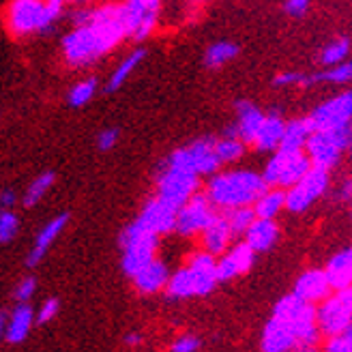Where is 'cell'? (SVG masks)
<instances>
[{
	"mask_svg": "<svg viewBox=\"0 0 352 352\" xmlns=\"http://www.w3.org/2000/svg\"><path fill=\"white\" fill-rule=\"evenodd\" d=\"M74 28L63 37V58L69 67L86 69L129 37L122 3L80 5L67 15Z\"/></svg>",
	"mask_w": 352,
	"mask_h": 352,
	"instance_id": "1",
	"label": "cell"
},
{
	"mask_svg": "<svg viewBox=\"0 0 352 352\" xmlns=\"http://www.w3.org/2000/svg\"><path fill=\"white\" fill-rule=\"evenodd\" d=\"M322 342L318 327V305H314L294 292L281 296L273 307L271 318L262 329V352H292Z\"/></svg>",
	"mask_w": 352,
	"mask_h": 352,
	"instance_id": "2",
	"label": "cell"
},
{
	"mask_svg": "<svg viewBox=\"0 0 352 352\" xmlns=\"http://www.w3.org/2000/svg\"><path fill=\"white\" fill-rule=\"evenodd\" d=\"M267 189L269 183L262 174L252 170H228L210 176L204 191L217 210H230L239 206H254Z\"/></svg>",
	"mask_w": 352,
	"mask_h": 352,
	"instance_id": "3",
	"label": "cell"
},
{
	"mask_svg": "<svg viewBox=\"0 0 352 352\" xmlns=\"http://www.w3.org/2000/svg\"><path fill=\"white\" fill-rule=\"evenodd\" d=\"M63 17V5L54 0H11L5 9V28L13 39L50 34Z\"/></svg>",
	"mask_w": 352,
	"mask_h": 352,
	"instance_id": "4",
	"label": "cell"
},
{
	"mask_svg": "<svg viewBox=\"0 0 352 352\" xmlns=\"http://www.w3.org/2000/svg\"><path fill=\"white\" fill-rule=\"evenodd\" d=\"M219 284L217 256L204 250L193 252L179 271H174L166 288L168 298H193L206 296Z\"/></svg>",
	"mask_w": 352,
	"mask_h": 352,
	"instance_id": "5",
	"label": "cell"
},
{
	"mask_svg": "<svg viewBox=\"0 0 352 352\" xmlns=\"http://www.w3.org/2000/svg\"><path fill=\"white\" fill-rule=\"evenodd\" d=\"M160 239H162L160 234L148 232L142 226L131 221L120 234V250H122L120 267H122V273L133 279L144 267H148V264L157 258Z\"/></svg>",
	"mask_w": 352,
	"mask_h": 352,
	"instance_id": "6",
	"label": "cell"
},
{
	"mask_svg": "<svg viewBox=\"0 0 352 352\" xmlns=\"http://www.w3.org/2000/svg\"><path fill=\"white\" fill-rule=\"evenodd\" d=\"M348 148H352V120L333 129L314 131L305 146L314 168L322 170H331Z\"/></svg>",
	"mask_w": 352,
	"mask_h": 352,
	"instance_id": "7",
	"label": "cell"
},
{
	"mask_svg": "<svg viewBox=\"0 0 352 352\" xmlns=\"http://www.w3.org/2000/svg\"><path fill=\"white\" fill-rule=\"evenodd\" d=\"M217 138H200L193 140L191 144L181 146L170 153V157H166V164L187 170L191 174L198 176H213L219 172V168L223 166L217 157Z\"/></svg>",
	"mask_w": 352,
	"mask_h": 352,
	"instance_id": "8",
	"label": "cell"
},
{
	"mask_svg": "<svg viewBox=\"0 0 352 352\" xmlns=\"http://www.w3.org/2000/svg\"><path fill=\"white\" fill-rule=\"evenodd\" d=\"M314 168L307 151H275V155L264 166V181L269 187L290 189Z\"/></svg>",
	"mask_w": 352,
	"mask_h": 352,
	"instance_id": "9",
	"label": "cell"
},
{
	"mask_svg": "<svg viewBox=\"0 0 352 352\" xmlns=\"http://www.w3.org/2000/svg\"><path fill=\"white\" fill-rule=\"evenodd\" d=\"M200 191V176L191 174L187 170L174 168L166 162L160 166V174H157V196L170 206L179 210L191 196H196Z\"/></svg>",
	"mask_w": 352,
	"mask_h": 352,
	"instance_id": "10",
	"label": "cell"
},
{
	"mask_svg": "<svg viewBox=\"0 0 352 352\" xmlns=\"http://www.w3.org/2000/svg\"><path fill=\"white\" fill-rule=\"evenodd\" d=\"M217 213L219 210L215 208L213 202H210L206 191H198L196 196H191L179 208V213H176L174 232L183 239H196L206 230V226L215 219Z\"/></svg>",
	"mask_w": 352,
	"mask_h": 352,
	"instance_id": "11",
	"label": "cell"
},
{
	"mask_svg": "<svg viewBox=\"0 0 352 352\" xmlns=\"http://www.w3.org/2000/svg\"><path fill=\"white\" fill-rule=\"evenodd\" d=\"M352 324V286L340 288L318 305V327L322 338H336Z\"/></svg>",
	"mask_w": 352,
	"mask_h": 352,
	"instance_id": "12",
	"label": "cell"
},
{
	"mask_svg": "<svg viewBox=\"0 0 352 352\" xmlns=\"http://www.w3.org/2000/svg\"><path fill=\"white\" fill-rule=\"evenodd\" d=\"M329 189V170L311 168L301 181L286 189V210L290 213H305Z\"/></svg>",
	"mask_w": 352,
	"mask_h": 352,
	"instance_id": "13",
	"label": "cell"
},
{
	"mask_svg": "<svg viewBox=\"0 0 352 352\" xmlns=\"http://www.w3.org/2000/svg\"><path fill=\"white\" fill-rule=\"evenodd\" d=\"M162 0H125L122 11H125V22L129 37L135 41H144L155 30L160 20Z\"/></svg>",
	"mask_w": 352,
	"mask_h": 352,
	"instance_id": "14",
	"label": "cell"
},
{
	"mask_svg": "<svg viewBox=\"0 0 352 352\" xmlns=\"http://www.w3.org/2000/svg\"><path fill=\"white\" fill-rule=\"evenodd\" d=\"M309 120L314 125V131L333 129V127L350 122L352 120V91H344L333 99L320 103L318 108L309 114Z\"/></svg>",
	"mask_w": 352,
	"mask_h": 352,
	"instance_id": "15",
	"label": "cell"
},
{
	"mask_svg": "<svg viewBox=\"0 0 352 352\" xmlns=\"http://www.w3.org/2000/svg\"><path fill=\"white\" fill-rule=\"evenodd\" d=\"M176 210L174 206H170L168 202H164L160 196L148 198L142 206V210H140V215L133 219L138 226H142L144 230L148 232H155L160 236H166L170 232H174V226H176Z\"/></svg>",
	"mask_w": 352,
	"mask_h": 352,
	"instance_id": "16",
	"label": "cell"
},
{
	"mask_svg": "<svg viewBox=\"0 0 352 352\" xmlns=\"http://www.w3.org/2000/svg\"><path fill=\"white\" fill-rule=\"evenodd\" d=\"M254 260H256V252L248 241L243 239V241L234 243L223 256L217 258L219 281H228V279L245 275L254 267Z\"/></svg>",
	"mask_w": 352,
	"mask_h": 352,
	"instance_id": "17",
	"label": "cell"
},
{
	"mask_svg": "<svg viewBox=\"0 0 352 352\" xmlns=\"http://www.w3.org/2000/svg\"><path fill=\"white\" fill-rule=\"evenodd\" d=\"M292 292L314 305H320L324 298L336 292V288L331 284L327 269H307L296 277Z\"/></svg>",
	"mask_w": 352,
	"mask_h": 352,
	"instance_id": "18",
	"label": "cell"
},
{
	"mask_svg": "<svg viewBox=\"0 0 352 352\" xmlns=\"http://www.w3.org/2000/svg\"><path fill=\"white\" fill-rule=\"evenodd\" d=\"M69 223V213H60L56 217H52L41 230L37 234V239H34L32 243V250L28 252L26 256V267L28 269H34V267H39L41 260L45 258V254L50 252L52 245L56 243V239L65 232V228Z\"/></svg>",
	"mask_w": 352,
	"mask_h": 352,
	"instance_id": "19",
	"label": "cell"
},
{
	"mask_svg": "<svg viewBox=\"0 0 352 352\" xmlns=\"http://www.w3.org/2000/svg\"><path fill=\"white\" fill-rule=\"evenodd\" d=\"M232 239H234V232L230 228V221H228L223 210H219V213L215 215V219L210 221L206 226V230L200 234V245H202L204 252L219 258L232 248V245H230Z\"/></svg>",
	"mask_w": 352,
	"mask_h": 352,
	"instance_id": "20",
	"label": "cell"
},
{
	"mask_svg": "<svg viewBox=\"0 0 352 352\" xmlns=\"http://www.w3.org/2000/svg\"><path fill=\"white\" fill-rule=\"evenodd\" d=\"M32 324H37V314L32 311V307L28 303H17L9 311L7 327L0 331V333H3V340L9 346H20L28 338Z\"/></svg>",
	"mask_w": 352,
	"mask_h": 352,
	"instance_id": "21",
	"label": "cell"
},
{
	"mask_svg": "<svg viewBox=\"0 0 352 352\" xmlns=\"http://www.w3.org/2000/svg\"><path fill=\"white\" fill-rule=\"evenodd\" d=\"M170 269H168V264L160 258H155L148 267H144L142 271H140L135 277H133V286L140 294H157V292H162L168 288L170 284Z\"/></svg>",
	"mask_w": 352,
	"mask_h": 352,
	"instance_id": "22",
	"label": "cell"
},
{
	"mask_svg": "<svg viewBox=\"0 0 352 352\" xmlns=\"http://www.w3.org/2000/svg\"><path fill=\"white\" fill-rule=\"evenodd\" d=\"M264 116H267V114H262L258 105H254L252 101H239L236 103V122H234V129H236V135L248 146L254 144V140L258 135V129L262 125Z\"/></svg>",
	"mask_w": 352,
	"mask_h": 352,
	"instance_id": "23",
	"label": "cell"
},
{
	"mask_svg": "<svg viewBox=\"0 0 352 352\" xmlns=\"http://www.w3.org/2000/svg\"><path fill=\"white\" fill-rule=\"evenodd\" d=\"M286 131V122L277 112H271L264 116L262 125L258 129V135L254 140V148L260 153H275L281 144V138H284Z\"/></svg>",
	"mask_w": 352,
	"mask_h": 352,
	"instance_id": "24",
	"label": "cell"
},
{
	"mask_svg": "<svg viewBox=\"0 0 352 352\" xmlns=\"http://www.w3.org/2000/svg\"><path fill=\"white\" fill-rule=\"evenodd\" d=\"M243 239L252 245L256 254H264V252H269L273 245L277 243V239H279V228H277L275 219L256 217V221L250 226L248 234H245Z\"/></svg>",
	"mask_w": 352,
	"mask_h": 352,
	"instance_id": "25",
	"label": "cell"
},
{
	"mask_svg": "<svg viewBox=\"0 0 352 352\" xmlns=\"http://www.w3.org/2000/svg\"><path fill=\"white\" fill-rule=\"evenodd\" d=\"M146 58V47H135L133 52H129V54L122 58L116 69L110 74L108 82H105V93H116L118 88H122L127 84V80L131 78V74L135 72V69L140 67V63H142Z\"/></svg>",
	"mask_w": 352,
	"mask_h": 352,
	"instance_id": "26",
	"label": "cell"
},
{
	"mask_svg": "<svg viewBox=\"0 0 352 352\" xmlns=\"http://www.w3.org/2000/svg\"><path fill=\"white\" fill-rule=\"evenodd\" d=\"M327 275L336 290L352 286V248L342 250L327 264Z\"/></svg>",
	"mask_w": 352,
	"mask_h": 352,
	"instance_id": "27",
	"label": "cell"
},
{
	"mask_svg": "<svg viewBox=\"0 0 352 352\" xmlns=\"http://www.w3.org/2000/svg\"><path fill=\"white\" fill-rule=\"evenodd\" d=\"M311 133H314V125H311L309 116L301 118V120H290V122H286V131H284V138H281V144L277 151H305Z\"/></svg>",
	"mask_w": 352,
	"mask_h": 352,
	"instance_id": "28",
	"label": "cell"
},
{
	"mask_svg": "<svg viewBox=\"0 0 352 352\" xmlns=\"http://www.w3.org/2000/svg\"><path fill=\"white\" fill-rule=\"evenodd\" d=\"M284 208H286V189L281 187H269L254 204L256 215L262 219H275Z\"/></svg>",
	"mask_w": 352,
	"mask_h": 352,
	"instance_id": "29",
	"label": "cell"
},
{
	"mask_svg": "<svg viewBox=\"0 0 352 352\" xmlns=\"http://www.w3.org/2000/svg\"><path fill=\"white\" fill-rule=\"evenodd\" d=\"M350 84L352 82V60H344L340 65H333V67H322V72H316L309 74V86L311 84Z\"/></svg>",
	"mask_w": 352,
	"mask_h": 352,
	"instance_id": "30",
	"label": "cell"
},
{
	"mask_svg": "<svg viewBox=\"0 0 352 352\" xmlns=\"http://www.w3.org/2000/svg\"><path fill=\"white\" fill-rule=\"evenodd\" d=\"M239 56V45L232 41H217L213 45H208L204 52V67L206 69H219L234 60Z\"/></svg>",
	"mask_w": 352,
	"mask_h": 352,
	"instance_id": "31",
	"label": "cell"
},
{
	"mask_svg": "<svg viewBox=\"0 0 352 352\" xmlns=\"http://www.w3.org/2000/svg\"><path fill=\"white\" fill-rule=\"evenodd\" d=\"M97 88H99L97 78H86V80L74 84L67 93L69 108H84V105L88 101H93V97L97 95Z\"/></svg>",
	"mask_w": 352,
	"mask_h": 352,
	"instance_id": "32",
	"label": "cell"
},
{
	"mask_svg": "<svg viewBox=\"0 0 352 352\" xmlns=\"http://www.w3.org/2000/svg\"><path fill=\"white\" fill-rule=\"evenodd\" d=\"M54 181H56L54 172H43V174H39L37 179H34V181L28 185V189L24 191L22 204H24L26 208H32L34 204H39V202L43 200L45 193L50 191V187L54 185Z\"/></svg>",
	"mask_w": 352,
	"mask_h": 352,
	"instance_id": "33",
	"label": "cell"
},
{
	"mask_svg": "<svg viewBox=\"0 0 352 352\" xmlns=\"http://www.w3.org/2000/svg\"><path fill=\"white\" fill-rule=\"evenodd\" d=\"M228 221H230V228L234 232V239L236 236H245L250 230V226L256 221V210L254 206H239V208H230V210H223Z\"/></svg>",
	"mask_w": 352,
	"mask_h": 352,
	"instance_id": "34",
	"label": "cell"
},
{
	"mask_svg": "<svg viewBox=\"0 0 352 352\" xmlns=\"http://www.w3.org/2000/svg\"><path fill=\"white\" fill-rule=\"evenodd\" d=\"M350 39L348 37H338V39H333L331 43L324 45V50L320 52V65L322 67H333V65H340L348 58L350 54Z\"/></svg>",
	"mask_w": 352,
	"mask_h": 352,
	"instance_id": "35",
	"label": "cell"
},
{
	"mask_svg": "<svg viewBox=\"0 0 352 352\" xmlns=\"http://www.w3.org/2000/svg\"><path fill=\"white\" fill-rule=\"evenodd\" d=\"M217 157H219V162L226 166V164H234L239 162L245 148H248V144L243 142L241 138H232V135H223V138H217Z\"/></svg>",
	"mask_w": 352,
	"mask_h": 352,
	"instance_id": "36",
	"label": "cell"
},
{
	"mask_svg": "<svg viewBox=\"0 0 352 352\" xmlns=\"http://www.w3.org/2000/svg\"><path fill=\"white\" fill-rule=\"evenodd\" d=\"M17 230H20V219L11 208H3V213H0V243H11Z\"/></svg>",
	"mask_w": 352,
	"mask_h": 352,
	"instance_id": "37",
	"label": "cell"
},
{
	"mask_svg": "<svg viewBox=\"0 0 352 352\" xmlns=\"http://www.w3.org/2000/svg\"><path fill=\"white\" fill-rule=\"evenodd\" d=\"M322 352H352V324L336 338L322 342Z\"/></svg>",
	"mask_w": 352,
	"mask_h": 352,
	"instance_id": "38",
	"label": "cell"
},
{
	"mask_svg": "<svg viewBox=\"0 0 352 352\" xmlns=\"http://www.w3.org/2000/svg\"><path fill=\"white\" fill-rule=\"evenodd\" d=\"M273 86H281V88H292V86H301V88H309V74H301V72H281L273 78Z\"/></svg>",
	"mask_w": 352,
	"mask_h": 352,
	"instance_id": "39",
	"label": "cell"
},
{
	"mask_svg": "<svg viewBox=\"0 0 352 352\" xmlns=\"http://www.w3.org/2000/svg\"><path fill=\"white\" fill-rule=\"evenodd\" d=\"M34 292H37V279L32 275H26L17 281V286L13 288V298H15V303H28L34 296Z\"/></svg>",
	"mask_w": 352,
	"mask_h": 352,
	"instance_id": "40",
	"label": "cell"
},
{
	"mask_svg": "<svg viewBox=\"0 0 352 352\" xmlns=\"http://www.w3.org/2000/svg\"><path fill=\"white\" fill-rule=\"evenodd\" d=\"M58 311H60V301L58 298H45V301L41 303V307L37 309V324L41 327V324H47L50 320H54L56 316H58Z\"/></svg>",
	"mask_w": 352,
	"mask_h": 352,
	"instance_id": "41",
	"label": "cell"
},
{
	"mask_svg": "<svg viewBox=\"0 0 352 352\" xmlns=\"http://www.w3.org/2000/svg\"><path fill=\"white\" fill-rule=\"evenodd\" d=\"M202 346L198 336H191V333H185V336H179L172 344H170V352H198Z\"/></svg>",
	"mask_w": 352,
	"mask_h": 352,
	"instance_id": "42",
	"label": "cell"
},
{
	"mask_svg": "<svg viewBox=\"0 0 352 352\" xmlns=\"http://www.w3.org/2000/svg\"><path fill=\"white\" fill-rule=\"evenodd\" d=\"M118 129L116 127H108V129H103L99 135H97V148L103 151V153H110L116 144H118Z\"/></svg>",
	"mask_w": 352,
	"mask_h": 352,
	"instance_id": "43",
	"label": "cell"
},
{
	"mask_svg": "<svg viewBox=\"0 0 352 352\" xmlns=\"http://www.w3.org/2000/svg\"><path fill=\"white\" fill-rule=\"evenodd\" d=\"M311 0H286L284 3V11L290 17H303L309 11Z\"/></svg>",
	"mask_w": 352,
	"mask_h": 352,
	"instance_id": "44",
	"label": "cell"
},
{
	"mask_svg": "<svg viewBox=\"0 0 352 352\" xmlns=\"http://www.w3.org/2000/svg\"><path fill=\"white\" fill-rule=\"evenodd\" d=\"M338 198L342 202H352V179H346L340 187H338Z\"/></svg>",
	"mask_w": 352,
	"mask_h": 352,
	"instance_id": "45",
	"label": "cell"
},
{
	"mask_svg": "<svg viewBox=\"0 0 352 352\" xmlns=\"http://www.w3.org/2000/svg\"><path fill=\"white\" fill-rule=\"evenodd\" d=\"M142 342H144L142 333H138V331H129V333H125V338H122V344L129 348H138Z\"/></svg>",
	"mask_w": 352,
	"mask_h": 352,
	"instance_id": "46",
	"label": "cell"
},
{
	"mask_svg": "<svg viewBox=\"0 0 352 352\" xmlns=\"http://www.w3.org/2000/svg\"><path fill=\"white\" fill-rule=\"evenodd\" d=\"M15 202H17V198H15L13 189H3V193H0V206H3V208H13Z\"/></svg>",
	"mask_w": 352,
	"mask_h": 352,
	"instance_id": "47",
	"label": "cell"
},
{
	"mask_svg": "<svg viewBox=\"0 0 352 352\" xmlns=\"http://www.w3.org/2000/svg\"><path fill=\"white\" fill-rule=\"evenodd\" d=\"M54 3H60V5H86L88 0H54Z\"/></svg>",
	"mask_w": 352,
	"mask_h": 352,
	"instance_id": "48",
	"label": "cell"
},
{
	"mask_svg": "<svg viewBox=\"0 0 352 352\" xmlns=\"http://www.w3.org/2000/svg\"><path fill=\"white\" fill-rule=\"evenodd\" d=\"M292 352H318V348H316V346H307V348H294Z\"/></svg>",
	"mask_w": 352,
	"mask_h": 352,
	"instance_id": "49",
	"label": "cell"
},
{
	"mask_svg": "<svg viewBox=\"0 0 352 352\" xmlns=\"http://www.w3.org/2000/svg\"><path fill=\"white\" fill-rule=\"evenodd\" d=\"M191 5H204V3H208V0H189Z\"/></svg>",
	"mask_w": 352,
	"mask_h": 352,
	"instance_id": "50",
	"label": "cell"
}]
</instances>
